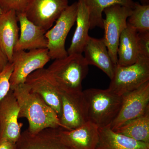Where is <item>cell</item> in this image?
Instances as JSON below:
<instances>
[{"instance_id":"ba28073f","label":"cell","mask_w":149,"mask_h":149,"mask_svg":"<svg viewBox=\"0 0 149 149\" xmlns=\"http://www.w3.org/2000/svg\"><path fill=\"white\" fill-rule=\"evenodd\" d=\"M149 111V81L132 92L123 95L118 114L110 125L113 131L125 123Z\"/></svg>"},{"instance_id":"7402d4cb","label":"cell","mask_w":149,"mask_h":149,"mask_svg":"<svg viewBox=\"0 0 149 149\" xmlns=\"http://www.w3.org/2000/svg\"><path fill=\"white\" fill-rule=\"evenodd\" d=\"M114 131L136 141L149 143V111L125 123Z\"/></svg>"},{"instance_id":"6da1fadb","label":"cell","mask_w":149,"mask_h":149,"mask_svg":"<svg viewBox=\"0 0 149 149\" xmlns=\"http://www.w3.org/2000/svg\"><path fill=\"white\" fill-rule=\"evenodd\" d=\"M12 91L19 108L18 118L27 119V130L30 133L36 134L46 128L62 127L55 111L40 95L32 92L26 83L17 85Z\"/></svg>"},{"instance_id":"9a60e30c","label":"cell","mask_w":149,"mask_h":149,"mask_svg":"<svg viewBox=\"0 0 149 149\" xmlns=\"http://www.w3.org/2000/svg\"><path fill=\"white\" fill-rule=\"evenodd\" d=\"M57 130L61 139L74 149H96L98 143L99 127L90 121L73 130Z\"/></svg>"},{"instance_id":"d4e9b609","label":"cell","mask_w":149,"mask_h":149,"mask_svg":"<svg viewBox=\"0 0 149 149\" xmlns=\"http://www.w3.org/2000/svg\"><path fill=\"white\" fill-rule=\"evenodd\" d=\"M30 0H0L3 11L14 10L17 13L25 12Z\"/></svg>"},{"instance_id":"484cf974","label":"cell","mask_w":149,"mask_h":149,"mask_svg":"<svg viewBox=\"0 0 149 149\" xmlns=\"http://www.w3.org/2000/svg\"><path fill=\"white\" fill-rule=\"evenodd\" d=\"M137 42L139 55L149 57V31L138 32Z\"/></svg>"},{"instance_id":"8992f818","label":"cell","mask_w":149,"mask_h":149,"mask_svg":"<svg viewBox=\"0 0 149 149\" xmlns=\"http://www.w3.org/2000/svg\"><path fill=\"white\" fill-rule=\"evenodd\" d=\"M132 8L120 5H114L105 8L104 19V34L103 38L112 60L117 65V52L120 35L127 26V21Z\"/></svg>"},{"instance_id":"7a4b0ae2","label":"cell","mask_w":149,"mask_h":149,"mask_svg":"<svg viewBox=\"0 0 149 149\" xmlns=\"http://www.w3.org/2000/svg\"><path fill=\"white\" fill-rule=\"evenodd\" d=\"M47 70L60 93H79L83 91L89 65L82 54H74L54 60Z\"/></svg>"},{"instance_id":"f1b7e54d","label":"cell","mask_w":149,"mask_h":149,"mask_svg":"<svg viewBox=\"0 0 149 149\" xmlns=\"http://www.w3.org/2000/svg\"><path fill=\"white\" fill-rule=\"evenodd\" d=\"M141 4L148 5L149 4V0H140Z\"/></svg>"},{"instance_id":"52a82bcc","label":"cell","mask_w":149,"mask_h":149,"mask_svg":"<svg viewBox=\"0 0 149 149\" xmlns=\"http://www.w3.org/2000/svg\"><path fill=\"white\" fill-rule=\"evenodd\" d=\"M51 60L47 49H36L28 52H14L12 63L13 69L10 78V90L25 83L27 77L44 67Z\"/></svg>"},{"instance_id":"30bf717a","label":"cell","mask_w":149,"mask_h":149,"mask_svg":"<svg viewBox=\"0 0 149 149\" xmlns=\"http://www.w3.org/2000/svg\"><path fill=\"white\" fill-rule=\"evenodd\" d=\"M19 108L12 90L0 102V140L16 143L21 134L22 123L18 122Z\"/></svg>"},{"instance_id":"83f0119b","label":"cell","mask_w":149,"mask_h":149,"mask_svg":"<svg viewBox=\"0 0 149 149\" xmlns=\"http://www.w3.org/2000/svg\"><path fill=\"white\" fill-rule=\"evenodd\" d=\"M8 58L0 48V73L9 63Z\"/></svg>"},{"instance_id":"e0dca14e","label":"cell","mask_w":149,"mask_h":149,"mask_svg":"<svg viewBox=\"0 0 149 149\" xmlns=\"http://www.w3.org/2000/svg\"><path fill=\"white\" fill-rule=\"evenodd\" d=\"M17 13L14 10L3 12L0 15V48L12 63L14 48L19 37Z\"/></svg>"},{"instance_id":"277c9868","label":"cell","mask_w":149,"mask_h":149,"mask_svg":"<svg viewBox=\"0 0 149 149\" xmlns=\"http://www.w3.org/2000/svg\"><path fill=\"white\" fill-rule=\"evenodd\" d=\"M149 81V57L139 55L135 63L116 65L108 89L119 96L132 92Z\"/></svg>"},{"instance_id":"603a6c76","label":"cell","mask_w":149,"mask_h":149,"mask_svg":"<svg viewBox=\"0 0 149 149\" xmlns=\"http://www.w3.org/2000/svg\"><path fill=\"white\" fill-rule=\"evenodd\" d=\"M127 25L137 32L149 31V4L143 5L135 2Z\"/></svg>"},{"instance_id":"7c38bea8","label":"cell","mask_w":149,"mask_h":149,"mask_svg":"<svg viewBox=\"0 0 149 149\" xmlns=\"http://www.w3.org/2000/svg\"><path fill=\"white\" fill-rule=\"evenodd\" d=\"M60 94L62 113L60 121L62 128L73 130L88 122L83 91Z\"/></svg>"},{"instance_id":"cb8c5ba5","label":"cell","mask_w":149,"mask_h":149,"mask_svg":"<svg viewBox=\"0 0 149 149\" xmlns=\"http://www.w3.org/2000/svg\"><path fill=\"white\" fill-rule=\"evenodd\" d=\"M13 69V64L9 63L0 73V102L10 91V78Z\"/></svg>"},{"instance_id":"2e32d148","label":"cell","mask_w":149,"mask_h":149,"mask_svg":"<svg viewBox=\"0 0 149 149\" xmlns=\"http://www.w3.org/2000/svg\"><path fill=\"white\" fill-rule=\"evenodd\" d=\"M83 52L88 64L93 65L101 70L111 79L116 67L112 60L103 39H96L89 36Z\"/></svg>"},{"instance_id":"5b68a950","label":"cell","mask_w":149,"mask_h":149,"mask_svg":"<svg viewBox=\"0 0 149 149\" xmlns=\"http://www.w3.org/2000/svg\"><path fill=\"white\" fill-rule=\"evenodd\" d=\"M77 10V2L68 5L56 20L54 26L46 32L47 49L51 60L63 58L68 55L65 48V40L76 22Z\"/></svg>"},{"instance_id":"5bb4252c","label":"cell","mask_w":149,"mask_h":149,"mask_svg":"<svg viewBox=\"0 0 149 149\" xmlns=\"http://www.w3.org/2000/svg\"><path fill=\"white\" fill-rule=\"evenodd\" d=\"M17 15L20 32L14 52L47 48V31L30 21L24 13H17Z\"/></svg>"},{"instance_id":"ac0fdd59","label":"cell","mask_w":149,"mask_h":149,"mask_svg":"<svg viewBox=\"0 0 149 149\" xmlns=\"http://www.w3.org/2000/svg\"><path fill=\"white\" fill-rule=\"evenodd\" d=\"M96 149H149V143L116 133L109 126L99 128V141Z\"/></svg>"},{"instance_id":"f546056e","label":"cell","mask_w":149,"mask_h":149,"mask_svg":"<svg viewBox=\"0 0 149 149\" xmlns=\"http://www.w3.org/2000/svg\"><path fill=\"white\" fill-rule=\"evenodd\" d=\"M3 10L2 9V8L0 7V15L3 13Z\"/></svg>"},{"instance_id":"9c48e42d","label":"cell","mask_w":149,"mask_h":149,"mask_svg":"<svg viewBox=\"0 0 149 149\" xmlns=\"http://www.w3.org/2000/svg\"><path fill=\"white\" fill-rule=\"evenodd\" d=\"M68 6V0H30L24 13L30 21L47 31Z\"/></svg>"},{"instance_id":"ffe728a7","label":"cell","mask_w":149,"mask_h":149,"mask_svg":"<svg viewBox=\"0 0 149 149\" xmlns=\"http://www.w3.org/2000/svg\"><path fill=\"white\" fill-rule=\"evenodd\" d=\"M136 30L127 25L121 33L118 49L117 65L128 66L134 64L139 58Z\"/></svg>"},{"instance_id":"4fadbf2b","label":"cell","mask_w":149,"mask_h":149,"mask_svg":"<svg viewBox=\"0 0 149 149\" xmlns=\"http://www.w3.org/2000/svg\"><path fill=\"white\" fill-rule=\"evenodd\" d=\"M17 149H74L59 135L57 128H47L36 134L27 129L21 133Z\"/></svg>"},{"instance_id":"8fae6325","label":"cell","mask_w":149,"mask_h":149,"mask_svg":"<svg viewBox=\"0 0 149 149\" xmlns=\"http://www.w3.org/2000/svg\"><path fill=\"white\" fill-rule=\"evenodd\" d=\"M25 83L32 92L42 98L55 111L60 119L62 113L61 94L51 80L47 68L38 69L32 72L27 77Z\"/></svg>"},{"instance_id":"44dd1931","label":"cell","mask_w":149,"mask_h":149,"mask_svg":"<svg viewBox=\"0 0 149 149\" xmlns=\"http://www.w3.org/2000/svg\"><path fill=\"white\" fill-rule=\"evenodd\" d=\"M89 12L90 29L96 27L103 29L104 19L102 13L105 8L118 4L133 8L135 2L133 0H83Z\"/></svg>"},{"instance_id":"4316f807","label":"cell","mask_w":149,"mask_h":149,"mask_svg":"<svg viewBox=\"0 0 149 149\" xmlns=\"http://www.w3.org/2000/svg\"><path fill=\"white\" fill-rule=\"evenodd\" d=\"M0 149H17L16 143L7 140H0Z\"/></svg>"},{"instance_id":"d6986e66","label":"cell","mask_w":149,"mask_h":149,"mask_svg":"<svg viewBox=\"0 0 149 149\" xmlns=\"http://www.w3.org/2000/svg\"><path fill=\"white\" fill-rule=\"evenodd\" d=\"M76 27L71 44L67 52L68 55L82 54L89 36L90 17L88 8L83 0L77 1Z\"/></svg>"},{"instance_id":"3957f363","label":"cell","mask_w":149,"mask_h":149,"mask_svg":"<svg viewBox=\"0 0 149 149\" xmlns=\"http://www.w3.org/2000/svg\"><path fill=\"white\" fill-rule=\"evenodd\" d=\"M88 121L99 128L110 125L122 105L123 96L108 89L90 88L83 91Z\"/></svg>"}]
</instances>
